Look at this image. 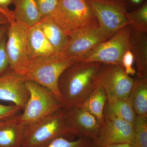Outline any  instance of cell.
Wrapping results in <instances>:
<instances>
[{"label":"cell","mask_w":147,"mask_h":147,"mask_svg":"<svg viewBox=\"0 0 147 147\" xmlns=\"http://www.w3.org/2000/svg\"><path fill=\"white\" fill-rule=\"evenodd\" d=\"M102 63L76 62L62 74L58 82L63 109L82 105L99 86Z\"/></svg>","instance_id":"1"},{"label":"cell","mask_w":147,"mask_h":147,"mask_svg":"<svg viewBox=\"0 0 147 147\" xmlns=\"http://www.w3.org/2000/svg\"><path fill=\"white\" fill-rule=\"evenodd\" d=\"M75 62L62 53L36 58L30 61L23 76L53 92L63 104L58 82L63 71Z\"/></svg>","instance_id":"2"},{"label":"cell","mask_w":147,"mask_h":147,"mask_svg":"<svg viewBox=\"0 0 147 147\" xmlns=\"http://www.w3.org/2000/svg\"><path fill=\"white\" fill-rule=\"evenodd\" d=\"M50 16L68 35L78 31L99 27L86 0H59Z\"/></svg>","instance_id":"3"},{"label":"cell","mask_w":147,"mask_h":147,"mask_svg":"<svg viewBox=\"0 0 147 147\" xmlns=\"http://www.w3.org/2000/svg\"><path fill=\"white\" fill-rule=\"evenodd\" d=\"M71 135L63 109L26 126L22 147H45L55 139Z\"/></svg>","instance_id":"4"},{"label":"cell","mask_w":147,"mask_h":147,"mask_svg":"<svg viewBox=\"0 0 147 147\" xmlns=\"http://www.w3.org/2000/svg\"><path fill=\"white\" fill-rule=\"evenodd\" d=\"M26 86L30 97L20 115L25 125H30L63 109V105L54 93L35 82L27 80Z\"/></svg>","instance_id":"5"},{"label":"cell","mask_w":147,"mask_h":147,"mask_svg":"<svg viewBox=\"0 0 147 147\" xmlns=\"http://www.w3.org/2000/svg\"><path fill=\"white\" fill-rule=\"evenodd\" d=\"M97 18L99 28L110 39L129 24L125 0H86Z\"/></svg>","instance_id":"6"},{"label":"cell","mask_w":147,"mask_h":147,"mask_svg":"<svg viewBox=\"0 0 147 147\" xmlns=\"http://www.w3.org/2000/svg\"><path fill=\"white\" fill-rule=\"evenodd\" d=\"M132 31L129 24L113 37L102 42L78 62H100L121 66L124 54L129 50V40Z\"/></svg>","instance_id":"7"},{"label":"cell","mask_w":147,"mask_h":147,"mask_svg":"<svg viewBox=\"0 0 147 147\" xmlns=\"http://www.w3.org/2000/svg\"><path fill=\"white\" fill-rule=\"evenodd\" d=\"M98 83L104 90L107 102L127 99L134 79L127 74L121 66L102 63L98 75Z\"/></svg>","instance_id":"8"},{"label":"cell","mask_w":147,"mask_h":147,"mask_svg":"<svg viewBox=\"0 0 147 147\" xmlns=\"http://www.w3.org/2000/svg\"><path fill=\"white\" fill-rule=\"evenodd\" d=\"M28 29L15 23L9 24L6 32V50L10 68L23 76L30 61L27 46Z\"/></svg>","instance_id":"9"},{"label":"cell","mask_w":147,"mask_h":147,"mask_svg":"<svg viewBox=\"0 0 147 147\" xmlns=\"http://www.w3.org/2000/svg\"><path fill=\"white\" fill-rule=\"evenodd\" d=\"M63 54L78 62L100 43L108 40L99 27L74 32Z\"/></svg>","instance_id":"10"},{"label":"cell","mask_w":147,"mask_h":147,"mask_svg":"<svg viewBox=\"0 0 147 147\" xmlns=\"http://www.w3.org/2000/svg\"><path fill=\"white\" fill-rule=\"evenodd\" d=\"M64 110L66 121L73 135L94 142L96 140L102 124L94 116L79 106Z\"/></svg>","instance_id":"11"},{"label":"cell","mask_w":147,"mask_h":147,"mask_svg":"<svg viewBox=\"0 0 147 147\" xmlns=\"http://www.w3.org/2000/svg\"><path fill=\"white\" fill-rule=\"evenodd\" d=\"M26 81L11 69L0 75V100L13 102L23 110L30 97Z\"/></svg>","instance_id":"12"},{"label":"cell","mask_w":147,"mask_h":147,"mask_svg":"<svg viewBox=\"0 0 147 147\" xmlns=\"http://www.w3.org/2000/svg\"><path fill=\"white\" fill-rule=\"evenodd\" d=\"M133 125L125 121L116 118H104L100 133L94 142L98 146L127 144L131 142Z\"/></svg>","instance_id":"13"},{"label":"cell","mask_w":147,"mask_h":147,"mask_svg":"<svg viewBox=\"0 0 147 147\" xmlns=\"http://www.w3.org/2000/svg\"><path fill=\"white\" fill-rule=\"evenodd\" d=\"M26 127L20 115L0 121V147H22Z\"/></svg>","instance_id":"14"},{"label":"cell","mask_w":147,"mask_h":147,"mask_svg":"<svg viewBox=\"0 0 147 147\" xmlns=\"http://www.w3.org/2000/svg\"><path fill=\"white\" fill-rule=\"evenodd\" d=\"M27 46L30 60L60 53L51 45L38 24L28 29Z\"/></svg>","instance_id":"15"},{"label":"cell","mask_w":147,"mask_h":147,"mask_svg":"<svg viewBox=\"0 0 147 147\" xmlns=\"http://www.w3.org/2000/svg\"><path fill=\"white\" fill-rule=\"evenodd\" d=\"M129 48L136 63L137 76L147 77V34L132 30Z\"/></svg>","instance_id":"16"},{"label":"cell","mask_w":147,"mask_h":147,"mask_svg":"<svg viewBox=\"0 0 147 147\" xmlns=\"http://www.w3.org/2000/svg\"><path fill=\"white\" fill-rule=\"evenodd\" d=\"M15 23L29 28L36 25L41 18L36 0H12Z\"/></svg>","instance_id":"17"},{"label":"cell","mask_w":147,"mask_h":147,"mask_svg":"<svg viewBox=\"0 0 147 147\" xmlns=\"http://www.w3.org/2000/svg\"><path fill=\"white\" fill-rule=\"evenodd\" d=\"M37 24L55 50L63 54L68 42V35L51 16L41 18Z\"/></svg>","instance_id":"18"},{"label":"cell","mask_w":147,"mask_h":147,"mask_svg":"<svg viewBox=\"0 0 147 147\" xmlns=\"http://www.w3.org/2000/svg\"><path fill=\"white\" fill-rule=\"evenodd\" d=\"M103 116L104 118L120 119L133 125L137 115L128 98L106 102L103 110Z\"/></svg>","instance_id":"19"},{"label":"cell","mask_w":147,"mask_h":147,"mask_svg":"<svg viewBox=\"0 0 147 147\" xmlns=\"http://www.w3.org/2000/svg\"><path fill=\"white\" fill-rule=\"evenodd\" d=\"M129 98L137 115H147V77L136 76Z\"/></svg>","instance_id":"20"},{"label":"cell","mask_w":147,"mask_h":147,"mask_svg":"<svg viewBox=\"0 0 147 147\" xmlns=\"http://www.w3.org/2000/svg\"><path fill=\"white\" fill-rule=\"evenodd\" d=\"M107 101L105 92L99 85L79 106L94 116L102 124L104 121L103 110Z\"/></svg>","instance_id":"21"},{"label":"cell","mask_w":147,"mask_h":147,"mask_svg":"<svg viewBox=\"0 0 147 147\" xmlns=\"http://www.w3.org/2000/svg\"><path fill=\"white\" fill-rule=\"evenodd\" d=\"M129 146L130 147H147V115L136 116Z\"/></svg>","instance_id":"22"},{"label":"cell","mask_w":147,"mask_h":147,"mask_svg":"<svg viewBox=\"0 0 147 147\" xmlns=\"http://www.w3.org/2000/svg\"><path fill=\"white\" fill-rule=\"evenodd\" d=\"M126 18L132 30L147 34V1L137 10L127 12Z\"/></svg>","instance_id":"23"},{"label":"cell","mask_w":147,"mask_h":147,"mask_svg":"<svg viewBox=\"0 0 147 147\" xmlns=\"http://www.w3.org/2000/svg\"><path fill=\"white\" fill-rule=\"evenodd\" d=\"M94 143L91 139L80 137L75 141H69L65 137L55 139L45 147H91Z\"/></svg>","instance_id":"24"},{"label":"cell","mask_w":147,"mask_h":147,"mask_svg":"<svg viewBox=\"0 0 147 147\" xmlns=\"http://www.w3.org/2000/svg\"><path fill=\"white\" fill-rule=\"evenodd\" d=\"M6 34L0 40V75L11 69L6 50Z\"/></svg>","instance_id":"25"},{"label":"cell","mask_w":147,"mask_h":147,"mask_svg":"<svg viewBox=\"0 0 147 147\" xmlns=\"http://www.w3.org/2000/svg\"><path fill=\"white\" fill-rule=\"evenodd\" d=\"M59 0H36L41 18L51 15L59 3Z\"/></svg>","instance_id":"26"},{"label":"cell","mask_w":147,"mask_h":147,"mask_svg":"<svg viewBox=\"0 0 147 147\" xmlns=\"http://www.w3.org/2000/svg\"><path fill=\"white\" fill-rule=\"evenodd\" d=\"M20 107L16 105H5L0 104V121L5 120L18 115Z\"/></svg>","instance_id":"27"},{"label":"cell","mask_w":147,"mask_h":147,"mask_svg":"<svg viewBox=\"0 0 147 147\" xmlns=\"http://www.w3.org/2000/svg\"><path fill=\"white\" fill-rule=\"evenodd\" d=\"M134 57L131 51L129 50H127L124 54L122 60V65L125 72L128 75H135L136 71L132 67Z\"/></svg>","instance_id":"28"},{"label":"cell","mask_w":147,"mask_h":147,"mask_svg":"<svg viewBox=\"0 0 147 147\" xmlns=\"http://www.w3.org/2000/svg\"><path fill=\"white\" fill-rule=\"evenodd\" d=\"M0 11L3 13L8 18L10 24L15 23L13 11L9 9H4L0 7Z\"/></svg>","instance_id":"29"},{"label":"cell","mask_w":147,"mask_h":147,"mask_svg":"<svg viewBox=\"0 0 147 147\" xmlns=\"http://www.w3.org/2000/svg\"><path fill=\"white\" fill-rule=\"evenodd\" d=\"M10 24L9 20L6 16L0 11V26Z\"/></svg>","instance_id":"30"},{"label":"cell","mask_w":147,"mask_h":147,"mask_svg":"<svg viewBox=\"0 0 147 147\" xmlns=\"http://www.w3.org/2000/svg\"><path fill=\"white\" fill-rule=\"evenodd\" d=\"M12 4V0H0V7L4 9H9L8 6Z\"/></svg>","instance_id":"31"},{"label":"cell","mask_w":147,"mask_h":147,"mask_svg":"<svg viewBox=\"0 0 147 147\" xmlns=\"http://www.w3.org/2000/svg\"><path fill=\"white\" fill-rule=\"evenodd\" d=\"M91 147H130V146L129 144H118L107 145L104 146L100 147L94 144V143Z\"/></svg>","instance_id":"32"},{"label":"cell","mask_w":147,"mask_h":147,"mask_svg":"<svg viewBox=\"0 0 147 147\" xmlns=\"http://www.w3.org/2000/svg\"><path fill=\"white\" fill-rule=\"evenodd\" d=\"M9 24L0 26V40L5 35Z\"/></svg>","instance_id":"33"},{"label":"cell","mask_w":147,"mask_h":147,"mask_svg":"<svg viewBox=\"0 0 147 147\" xmlns=\"http://www.w3.org/2000/svg\"><path fill=\"white\" fill-rule=\"evenodd\" d=\"M144 0H130L131 3L135 5H138L143 2Z\"/></svg>","instance_id":"34"}]
</instances>
